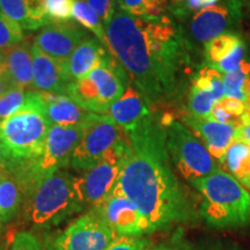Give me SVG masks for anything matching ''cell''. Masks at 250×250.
I'll use <instances>...</instances> for the list:
<instances>
[{"label":"cell","mask_w":250,"mask_h":250,"mask_svg":"<svg viewBox=\"0 0 250 250\" xmlns=\"http://www.w3.org/2000/svg\"><path fill=\"white\" fill-rule=\"evenodd\" d=\"M125 133L129 153L111 192L126 197L139 208L149 233L195 219L192 201L173 171L161 118L151 112Z\"/></svg>","instance_id":"6da1fadb"},{"label":"cell","mask_w":250,"mask_h":250,"mask_svg":"<svg viewBox=\"0 0 250 250\" xmlns=\"http://www.w3.org/2000/svg\"><path fill=\"white\" fill-rule=\"evenodd\" d=\"M108 49L148 105L170 98L182 64V39L169 18L133 17L117 9L105 26Z\"/></svg>","instance_id":"7a4b0ae2"},{"label":"cell","mask_w":250,"mask_h":250,"mask_svg":"<svg viewBox=\"0 0 250 250\" xmlns=\"http://www.w3.org/2000/svg\"><path fill=\"white\" fill-rule=\"evenodd\" d=\"M190 183L202 196L201 214L210 226L236 228L250 224V192L223 168Z\"/></svg>","instance_id":"3957f363"},{"label":"cell","mask_w":250,"mask_h":250,"mask_svg":"<svg viewBox=\"0 0 250 250\" xmlns=\"http://www.w3.org/2000/svg\"><path fill=\"white\" fill-rule=\"evenodd\" d=\"M76 176L65 170L48 175L27 197V211L36 227L57 226L71 215L83 211Z\"/></svg>","instance_id":"277c9868"},{"label":"cell","mask_w":250,"mask_h":250,"mask_svg":"<svg viewBox=\"0 0 250 250\" xmlns=\"http://www.w3.org/2000/svg\"><path fill=\"white\" fill-rule=\"evenodd\" d=\"M166 143L171 164L189 182L208 176L219 168L218 162L210 154L199 138L186 124L179 121H166Z\"/></svg>","instance_id":"5b68a950"},{"label":"cell","mask_w":250,"mask_h":250,"mask_svg":"<svg viewBox=\"0 0 250 250\" xmlns=\"http://www.w3.org/2000/svg\"><path fill=\"white\" fill-rule=\"evenodd\" d=\"M51 125L36 111H20L1 122L0 140L14 161H34L44 149Z\"/></svg>","instance_id":"8992f818"},{"label":"cell","mask_w":250,"mask_h":250,"mask_svg":"<svg viewBox=\"0 0 250 250\" xmlns=\"http://www.w3.org/2000/svg\"><path fill=\"white\" fill-rule=\"evenodd\" d=\"M129 148V139L124 133L95 167L77 177V189L83 208H94L111 192L120 177Z\"/></svg>","instance_id":"52a82bcc"},{"label":"cell","mask_w":250,"mask_h":250,"mask_svg":"<svg viewBox=\"0 0 250 250\" xmlns=\"http://www.w3.org/2000/svg\"><path fill=\"white\" fill-rule=\"evenodd\" d=\"M124 133L110 116L94 114L86 124L85 133L72 155L71 166L83 171L95 167Z\"/></svg>","instance_id":"ba28073f"},{"label":"cell","mask_w":250,"mask_h":250,"mask_svg":"<svg viewBox=\"0 0 250 250\" xmlns=\"http://www.w3.org/2000/svg\"><path fill=\"white\" fill-rule=\"evenodd\" d=\"M116 236L104 219L90 208L56 237L52 250H107Z\"/></svg>","instance_id":"9c48e42d"},{"label":"cell","mask_w":250,"mask_h":250,"mask_svg":"<svg viewBox=\"0 0 250 250\" xmlns=\"http://www.w3.org/2000/svg\"><path fill=\"white\" fill-rule=\"evenodd\" d=\"M243 0H225L223 4L196 12L190 22V31L197 42L208 43L234 29L241 22Z\"/></svg>","instance_id":"30bf717a"},{"label":"cell","mask_w":250,"mask_h":250,"mask_svg":"<svg viewBox=\"0 0 250 250\" xmlns=\"http://www.w3.org/2000/svg\"><path fill=\"white\" fill-rule=\"evenodd\" d=\"M92 208L104 219L117 236H142L149 233V225L139 208L120 193L110 192Z\"/></svg>","instance_id":"8fae6325"},{"label":"cell","mask_w":250,"mask_h":250,"mask_svg":"<svg viewBox=\"0 0 250 250\" xmlns=\"http://www.w3.org/2000/svg\"><path fill=\"white\" fill-rule=\"evenodd\" d=\"M86 30L74 22H50L34 39V45L49 57L62 62L85 41Z\"/></svg>","instance_id":"7c38bea8"},{"label":"cell","mask_w":250,"mask_h":250,"mask_svg":"<svg viewBox=\"0 0 250 250\" xmlns=\"http://www.w3.org/2000/svg\"><path fill=\"white\" fill-rule=\"evenodd\" d=\"M184 124L201 138L210 154L218 165L223 162L230 143L236 136V127L230 124L215 122L211 118L196 117L187 115L183 117Z\"/></svg>","instance_id":"4fadbf2b"},{"label":"cell","mask_w":250,"mask_h":250,"mask_svg":"<svg viewBox=\"0 0 250 250\" xmlns=\"http://www.w3.org/2000/svg\"><path fill=\"white\" fill-rule=\"evenodd\" d=\"M33 54V85L34 89L58 95H66L68 85L72 83L65 73L61 62L43 54L34 45Z\"/></svg>","instance_id":"5bb4252c"},{"label":"cell","mask_w":250,"mask_h":250,"mask_svg":"<svg viewBox=\"0 0 250 250\" xmlns=\"http://www.w3.org/2000/svg\"><path fill=\"white\" fill-rule=\"evenodd\" d=\"M41 96L43 100L41 115L49 122L50 125H61V126L85 125L94 115V112L85 110L78 105L68 96L48 92H41Z\"/></svg>","instance_id":"9a60e30c"},{"label":"cell","mask_w":250,"mask_h":250,"mask_svg":"<svg viewBox=\"0 0 250 250\" xmlns=\"http://www.w3.org/2000/svg\"><path fill=\"white\" fill-rule=\"evenodd\" d=\"M149 105L136 87L130 85L123 95L111 104L108 116L116 122L124 132H129L151 114Z\"/></svg>","instance_id":"2e32d148"},{"label":"cell","mask_w":250,"mask_h":250,"mask_svg":"<svg viewBox=\"0 0 250 250\" xmlns=\"http://www.w3.org/2000/svg\"><path fill=\"white\" fill-rule=\"evenodd\" d=\"M105 51L102 43L96 37H87L72 55L65 61L61 62L65 73L71 81L85 78L93 70L101 65Z\"/></svg>","instance_id":"e0dca14e"},{"label":"cell","mask_w":250,"mask_h":250,"mask_svg":"<svg viewBox=\"0 0 250 250\" xmlns=\"http://www.w3.org/2000/svg\"><path fill=\"white\" fill-rule=\"evenodd\" d=\"M0 11L22 30H36L50 23L43 0H0Z\"/></svg>","instance_id":"ac0fdd59"},{"label":"cell","mask_w":250,"mask_h":250,"mask_svg":"<svg viewBox=\"0 0 250 250\" xmlns=\"http://www.w3.org/2000/svg\"><path fill=\"white\" fill-rule=\"evenodd\" d=\"M31 48L33 44L24 40L5 54L6 73L12 85L27 90L34 89Z\"/></svg>","instance_id":"d6986e66"},{"label":"cell","mask_w":250,"mask_h":250,"mask_svg":"<svg viewBox=\"0 0 250 250\" xmlns=\"http://www.w3.org/2000/svg\"><path fill=\"white\" fill-rule=\"evenodd\" d=\"M250 192V144L235 136L220 165Z\"/></svg>","instance_id":"ffe728a7"},{"label":"cell","mask_w":250,"mask_h":250,"mask_svg":"<svg viewBox=\"0 0 250 250\" xmlns=\"http://www.w3.org/2000/svg\"><path fill=\"white\" fill-rule=\"evenodd\" d=\"M78 105L94 114L107 115L108 109L103 105L98 86L88 77L74 80L68 85L66 95Z\"/></svg>","instance_id":"44dd1931"},{"label":"cell","mask_w":250,"mask_h":250,"mask_svg":"<svg viewBox=\"0 0 250 250\" xmlns=\"http://www.w3.org/2000/svg\"><path fill=\"white\" fill-rule=\"evenodd\" d=\"M23 202V192L13 177L0 179V221L9 223L17 217Z\"/></svg>","instance_id":"7402d4cb"},{"label":"cell","mask_w":250,"mask_h":250,"mask_svg":"<svg viewBox=\"0 0 250 250\" xmlns=\"http://www.w3.org/2000/svg\"><path fill=\"white\" fill-rule=\"evenodd\" d=\"M243 42L239 34L227 33L205 43V57L208 66L213 67L223 62Z\"/></svg>","instance_id":"603a6c76"},{"label":"cell","mask_w":250,"mask_h":250,"mask_svg":"<svg viewBox=\"0 0 250 250\" xmlns=\"http://www.w3.org/2000/svg\"><path fill=\"white\" fill-rule=\"evenodd\" d=\"M73 19L81 24V27L92 31L103 46L108 48V39L105 34V27L101 18L85 0H76L73 5Z\"/></svg>","instance_id":"cb8c5ba5"},{"label":"cell","mask_w":250,"mask_h":250,"mask_svg":"<svg viewBox=\"0 0 250 250\" xmlns=\"http://www.w3.org/2000/svg\"><path fill=\"white\" fill-rule=\"evenodd\" d=\"M118 9L140 18L162 17L167 8L166 0H117Z\"/></svg>","instance_id":"d4e9b609"},{"label":"cell","mask_w":250,"mask_h":250,"mask_svg":"<svg viewBox=\"0 0 250 250\" xmlns=\"http://www.w3.org/2000/svg\"><path fill=\"white\" fill-rule=\"evenodd\" d=\"M192 86L208 90L213 95L214 101H218L225 96V74L213 67L205 66L193 77Z\"/></svg>","instance_id":"484cf974"},{"label":"cell","mask_w":250,"mask_h":250,"mask_svg":"<svg viewBox=\"0 0 250 250\" xmlns=\"http://www.w3.org/2000/svg\"><path fill=\"white\" fill-rule=\"evenodd\" d=\"M249 74L250 59L245 58L239 67L225 74V96L245 102L246 98L242 92V87Z\"/></svg>","instance_id":"4316f807"},{"label":"cell","mask_w":250,"mask_h":250,"mask_svg":"<svg viewBox=\"0 0 250 250\" xmlns=\"http://www.w3.org/2000/svg\"><path fill=\"white\" fill-rule=\"evenodd\" d=\"M28 90L13 86L0 96V121L7 120L22 111L27 102Z\"/></svg>","instance_id":"83f0119b"},{"label":"cell","mask_w":250,"mask_h":250,"mask_svg":"<svg viewBox=\"0 0 250 250\" xmlns=\"http://www.w3.org/2000/svg\"><path fill=\"white\" fill-rule=\"evenodd\" d=\"M24 41L23 30L0 11V52L6 54Z\"/></svg>","instance_id":"f1b7e54d"},{"label":"cell","mask_w":250,"mask_h":250,"mask_svg":"<svg viewBox=\"0 0 250 250\" xmlns=\"http://www.w3.org/2000/svg\"><path fill=\"white\" fill-rule=\"evenodd\" d=\"M214 102L213 95L210 92L191 86L189 94V102H188L190 115L196 117L210 118Z\"/></svg>","instance_id":"f546056e"},{"label":"cell","mask_w":250,"mask_h":250,"mask_svg":"<svg viewBox=\"0 0 250 250\" xmlns=\"http://www.w3.org/2000/svg\"><path fill=\"white\" fill-rule=\"evenodd\" d=\"M76 0H43L49 22H70Z\"/></svg>","instance_id":"4dcf8cb0"},{"label":"cell","mask_w":250,"mask_h":250,"mask_svg":"<svg viewBox=\"0 0 250 250\" xmlns=\"http://www.w3.org/2000/svg\"><path fill=\"white\" fill-rule=\"evenodd\" d=\"M107 250H152V245L147 239L142 236H116Z\"/></svg>","instance_id":"1f68e13d"},{"label":"cell","mask_w":250,"mask_h":250,"mask_svg":"<svg viewBox=\"0 0 250 250\" xmlns=\"http://www.w3.org/2000/svg\"><path fill=\"white\" fill-rule=\"evenodd\" d=\"M246 52H247V45L246 43L243 42L240 44L237 48L234 50V51L228 56L227 58H225L223 62H220L219 64L213 66L215 70L220 71L221 73L226 74L229 73L240 66V64L243 62V59L246 58Z\"/></svg>","instance_id":"d6a6232c"},{"label":"cell","mask_w":250,"mask_h":250,"mask_svg":"<svg viewBox=\"0 0 250 250\" xmlns=\"http://www.w3.org/2000/svg\"><path fill=\"white\" fill-rule=\"evenodd\" d=\"M8 250H42V247L33 234L23 230L14 234Z\"/></svg>","instance_id":"836d02e7"},{"label":"cell","mask_w":250,"mask_h":250,"mask_svg":"<svg viewBox=\"0 0 250 250\" xmlns=\"http://www.w3.org/2000/svg\"><path fill=\"white\" fill-rule=\"evenodd\" d=\"M85 1L99 14L104 27L109 23L111 18L114 17L115 12L117 11V0H85Z\"/></svg>","instance_id":"e575fe53"},{"label":"cell","mask_w":250,"mask_h":250,"mask_svg":"<svg viewBox=\"0 0 250 250\" xmlns=\"http://www.w3.org/2000/svg\"><path fill=\"white\" fill-rule=\"evenodd\" d=\"M214 103L218 107L224 109L225 111H227L228 114H230L232 116L236 118H241L243 112L246 110L245 102L233 98H227V96H224L223 99L218 100V101H215Z\"/></svg>","instance_id":"d590c367"},{"label":"cell","mask_w":250,"mask_h":250,"mask_svg":"<svg viewBox=\"0 0 250 250\" xmlns=\"http://www.w3.org/2000/svg\"><path fill=\"white\" fill-rule=\"evenodd\" d=\"M11 156H9L5 145L0 140V179L8 175L9 165H11Z\"/></svg>","instance_id":"8d00e7d4"},{"label":"cell","mask_w":250,"mask_h":250,"mask_svg":"<svg viewBox=\"0 0 250 250\" xmlns=\"http://www.w3.org/2000/svg\"><path fill=\"white\" fill-rule=\"evenodd\" d=\"M219 0H186V6L191 11H202L218 4Z\"/></svg>","instance_id":"74e56055"},{"label":"cell","mask_w":250,"mask_h":250,"mask_svg":"<svg viewBox=\"0 0 250 250\" xmlns=\"http://www.w3.org/2000/svg\"><path fill=\"white\" fill-rule=\"evenodd\" d=\"M11 87H13V85H12V81L8 78L7 73L2 74V76L0 77V96H1L4 93L7 92Z\"/></svg>","instance_id":"f35d334b"},{"label":"cell","mask_w":250,"mask_h":250,"mask_svg":"<svg viewBox=\"0 0 250 250\" xmlns=\"http://www.w3.org/2000/svg\"><path fill=\"white\" fill-rule=\"evenodd\" d=\"M236 136L241 137L250 144V125H245V126L236 129Z\"/></svg>","instance_id":"ab89813d"},{"label":"cell","mask_w":250,"mask_h":250,"mask_svg":"<svg viewBox=\"0 0 250 250\" xmlns=\"http://www.w3.org/2000/svg\"><path fill=\"white\" fill-rule=\"evenodd\" d=\"M241 122L242 126H245V125H250V102L246 103V110L241 116Z\"/></svg>","instance_id":"60d3db41"},{"label":"cell","mask_w":250,"mask_h":250,"mask_svg":"<svg viewBox=\"0 0 250 250\" xmlns=\"http://www.w3.org/2000/svg\"><path fill=\"white\" fill-rule=\"evenodd\" d=\"M6 73V59H5V54H1L0 52V77L2 74Z\"/></svg>","instance_id":"b9f144b4"},{"label":"cell","mask_w":250,"mask_h":250,"mask_svg":"<svg viewBox=\"0 0 250 250\" xmlns=\"http://www.w3.org/2000/svg\"><path fill=\"white\" fill-rule=\"evenodd\" d=\"M152 250H175L174 248H171L169 246H166V245H160L158 247H155V248H153Z\"/></svg>","instance_id":"7bdbcfd3"},{"label":"cell","mask_w":250,"mask_h":250,"mask_svg":"<svg viewBox=\"0 0 250 250\" xmlns=\"http://www.w3.org/2000/svg\"><path fill=\"white\" fill-rule=\"evenodd\" d=\"M243 2H245V6L248 8V11L250 12V0H243Z\"/></svg>","instance_id":"ee69618b"},{"label":"cell","mask_w":250,"mask_h":250,"mask_svg":"<svg viewBox=\"0 0 250 250\" xmlns=\"http://www.w3.org/2000/svg\"><path fill=\"white\" fill-rule=\"evenodd\" d=\"M0 250H8V247H6L5 245H0Z\"/></svg>","instance_id":"f6af8a7d"},{"label":"cell","mask_w":250,"mask_h":250,"mask_svg":"<svg viewBox=\"0 0 250 250\" xmlns=\"http://www.w3.org/2000/svg\"><path fill=\"white\" fill-rule=\"evenodd\" d=\"M173 2H176V4H179V2H182V1H186V0H171Z\"/></svg>","instance_id":"bcb514c9"},{"label":"cell","mask_w":250,"mask_h":250,"mask_svg":"<svg viewBox=\"0 0 250 250\" xmlns=\"http://www.w3.org/2000/svg\"><path fill=\"white\" fill-rule=\"evenodd\" d=\"M1 225H2V223H1V221H0V230H1Z\"/></svg>","instance_id":"7dc6e473"},{"label":"cell","mask_w":250,"mask_h":250,"mask_svg":"<svg viewBox=\"0 0 250 250\" xmlns=\"http://www.w3.org/2000/svg\"><path fill=\"white\" fill-rule=\"evenodd\" d=\"M1 122H2V121H0V126H1Z\"/></svg>","instance_id":"c3c4849f"},{"label":"cell","mask_w":250,"mask_h":250,"mask_svg":"<svg viewBox=\"0 0 250 250\" xmlns=\"http://www.w3.org/2000/svg\"><path fill=\"white\" fill-rule=\"evenodd\" d=\"M218 250H224V249H218Z\"/></svg>","instance_id":"681fc988"}]
</instances>
